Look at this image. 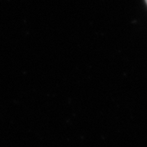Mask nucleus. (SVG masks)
Masks as SVG:
<instances>
[{"instance_id":"f257e3e1","label":"nucleus","mask_w":147,"mask_h":147,"mask_svg":"<svg viewBox=\"0 0 147 147\" xmlns=\"http://www.w3.org/2000/svg\"><path fill=\"white\" fill-rule=\"evenodd\" d=\"M146 3H147V0H146Z\"/></svg>"}]
</instances>
